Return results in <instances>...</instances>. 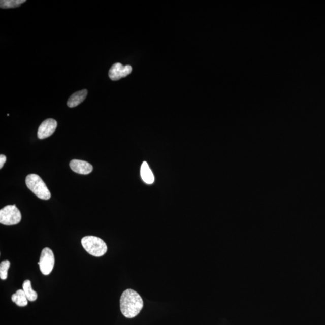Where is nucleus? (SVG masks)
Segmentation results:
<instances>
[{
    "instance_id": "20e7f679",
    "label": "nucleus",
    "mask_w": 325,
    "mask_h": 325,
    "mask_svg": "<svg viewBox=\"0 0 325 325\" xmlns=\"http://www.w3.org/2000/svg\"><path fill=\"white\" fill-rule=\"evenodd\" d=\"M22 215L15 205H9L0 210V223L4 225H15L21 222Z\"/></svg>"
},
{
    "instance_id": "0eeeda50",
    "label": "nucleus",
    "mask_w": 325,
    "mask_h": 325,
    "mask_svg": "<svg viewBox=\"0 0 325 325\" xmlns=\"http://www.w3.org/2000/svg\"><path fill=\"white\" fill-rule=\"evenodd\" d=\"M57 123L53 119H47L42 122L38 128V137L40 139L50 137L56 131Z\"/></svg>"
},
{
    "instance_id": "9b49d317",
    "label": "nucleus",
    "mask_w": 325,
    "mask_h": 325,
    "mask_svg": "<svg viewBox=\"0 0 325 325\" xmlns=\"http://www.w3.org/2000/svg\"><path fill=\"white\" fill-rule=\"evenodd\" d=\"M12 301L19 307H24L28 305V299L22 289L16 291L15 294L12 296Z\"/></svg>"
},
{
    "instance_id": "ddd939ff",
    "label": "nucleus",
    "mask_w": 325,
    "mask_h": 325,
    "mask_svg": "<svg viewBox=\"0 0 325 325\" xmlns=\"http://www.w3.org/2000/svg\"><path fill=\"white\" fill-rule=\"evenodd\" d=\"M25 0H2L0 6L2 9L16 8L23 4Z\"/></svg>"
},
{
    "instance_id": "7ed1b4c3",
    "label": "nucleus",
    "mask_w": 325,
    "mask_h": 325,
    "mask_svg": "<svg viewBox=\"0 0 325 325\" xmlns=\"http://www.w3.org/2000/svg\"><path fill=\"white\" fill-rule=\"evenodd\" d=\"M27 187L36 196L41 200H48L51 198V193L42 178L37 174L27 175L25 179Z\"/></svg>"
},
{
    "instance_id": "39448f33",
    "label": "nucleus",
    "mask_w": 325,
    "mask_h": 325,
    "mask_svg": "<svg viewBox=\"0 0 325 325\" xmlns=\"http://www.w3.org/2000/svg\"><path fill=\"white\" fill-rule=\"evenodd\" d=\"M40 271L44 275H48L53 271L55 264V258L53 251L49 248H45L42 250L40 262Z\"/></svg>"
},
{
    "instance_id": "9d476101",
    "label": "nucleus",
    "mask_w": 325,
    "mask_h": 325,
    "mask_svg": "<svg viewBox=\"0 0 325 325\" xmlns=\"http://www.w3.org/2000/svg\"><path fill=\"white\" fill-rule=\"evenodd\" d=\"M141 175L143 181L148 184H152L154 182L153 172L149 168L147 162H142L141 168Z\"/></svg>"
},
{
    "instance_id": "f03ea898",
    "label": "nucleus",
    "mask_w": 325,
    "mask_h": 325,
    "mask_svg": "<svg viewBox=\"0 0 325 325\" xmlns=\"http://www.w3.org/2000/svg\"><path fill=\"white\" fill-rule=\"evenodd\" d=\"M81 242L84 250L90 255L96 257L103 256L107 251L106 243L99 237L86 236L81 239Z\"/></svg>"
},
{
    "instance_id": "423d86ee",
    "label": "nucleus",
    "mask_w": 325,
    "mask_h": 325,
    "mask_svg": "<svg viewBox=\"0 0 325 325\" xmlns=\"http://www.w3.org/2000/svg\"><path fill=\"white\" fill-rule=\"evenodd\" d=\"M132 71V67L130 65L123 66L121 63H116L113 64L110 68L109 76L112 80L117 81L128 76Z\"/></svg>"
},
{
    "instance_id": "2eb2a0df",
    "label": "nucleus",
    "mask_w": 325,
    "mask_h": 325,
    "mask_svg": "<svg viewBox=\"0 0 325 325\" xmlns=\"http://www.w3.org/2000/svg\"><path fill=\"white\" fill-rule=\"evenodd\" d=\"M6 161V156L5 155L1 154V155H0V169H2V168L3 167V165H4Z\"/></svg>"
},
{
    "instance_id": "f8f14e48",
    "label": "nucleus",
    "mask_w": 325,
    "mask_h": 325,
    "mask_svg": "<svg viewBox=\"0 0 325 325\" xmlns=\"http://www.w3.org/2000/svg\"><path fill=\"white\" fill-rule=\"evenodd\" d=\"M22 290L25 292L29 301L34 302L37 300L38 294L31 287V282L30 280H25L22 284Z\"/></svg>"
},
{
    "instance_id": "4468645a",
    "label": "nucleus",
    "mask_w": 325,
    "mask_h": 325,
    "mask_svg": "<svg viewBox=\"0 0 325 325\" xmlns=\"http://www.w3.org/2000/svg\"><path fill=\"white\" fill-rule=\"evenodd\" d=\"M11 266L9 260H5L0 263V278L5 280L8 277V270Z\"/></svg>"
},
{
    "instance_id": "f257e3e1",
    "label": "nucleus",
    "mask_w": 325,
    "mask_h": 325,
    "mask_svg": "<svg viewBox=\"0 0 325 325\" xmlns=\"http://www.w3.org/2000/svg\"><path fill=\"white\" fill-rule=\"evenodd\" d=\"M120 307L122 314L126 318L138 316L144 307V301L138 292L127 289L122 292L120 299Z\"/></svg>"
},
{
    "instance_id": "6e6552de",
    "label": "nucleus",
    "mask_w": 325,
    "mask_h": 325,
    "mask_svg": "<svg viewBox=\"0 0 325 325\" xmlns=\"http://www.w3.org/2000/svg\"><path fill=\"white\" fill-rule=\"evenodd\" d=\"M70 166L71 170L80 174H89L93 170L92 165L88 162L80 160H73L70 162Z\"/></svg>"
},
{
    "instance_id": "1a4fd4ad",
    "label": "nucleus",
    "mask_w": 325,
    "mask_h": 325,
    "mask_svg": "<svg viewBox=\"0 0 325 325\" xmlns=\"http://www.w3.org/2000/svg\"><path fill=\"white\" fill-rule=\"evenodd\" d=\"M87 95V90L83 89L74 93L70 97L67 102V105L70 108L79 106L80 104L83 102Z\"/></svg>"
}]
</instances>
